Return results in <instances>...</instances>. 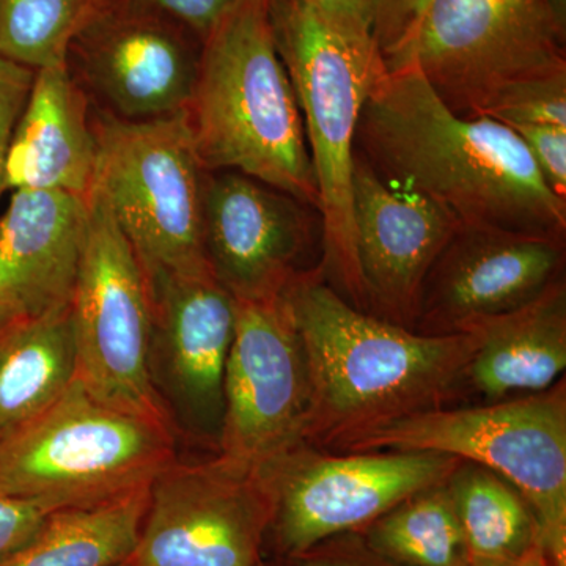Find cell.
I'll use <instances>...</instances> for the list:
<instances>
[{
	"label": "cell",
	"instance_id": "13",
	"mask_svg": "<svg viewBox=\"0 0 566 566\" xmlns=\"http://www.w3.org/2000/svg\"><path fill=\"white\" fill-rule=\"evenodd\" d=\"M311 205L240 172H207L202 238L212 277L240 303L281 296L304 260L322 248Z\"/></svg>",
	"mask_w": 566,
	"mask_h": 566
},
{
	"label": "cell",
	"instance_id": "33",
	"mask_svg": "<svg viewBox=\"0 0 566 566\" xmlns=\"http://www.w3.org/2000/svg\"><path fill=\"white\" fill-rule=\"evenodd\" d=\"M549 562L542 549H536L526 557L516 558V560H479V558H469L464 566H547Z\"/></svg>",
	"mask_w": 566,
	"mask_h": 566
},
{
	"label": "cell",
	"instance_id": "1",
	"mask_svg": "<svg viewBox=\"0 0 566 566\" xmlns=\"http://www.w3.org/2000/svg\"><path fill=\"white\" fill-rule=\"evenodd\" d=\"M356 153L461 223L565 241L566 202L547 188L523 139L494 118L447 107L416 63L386 69L375 82Z\"/></svg>",
	"mask_w": 566,
	"mask_h": 566
},
{
	"label": "cell",
	"instance_id": "3",
	"mask_svg": "<svg viewBox=\"0 0 566 566\" xmlns=\"http://www.w3.org/2000/svg\"><path fill=\"white\" fill-rule=\"evenodd\" d=\"M188 115L207 172L248 175L318 210L303 115L275 44L270 0H245L205 36Z\"/></svg>",
	"mask_w": 566,
	"mask_h": 566
},
{
	"label": "cell",
	"instance_id": "28",
	"mask_svg": "<svg viewBox=\"0 0 566 566\" xmlns=\"http://www.w3.org/2000/svg\"><path fill=\"white\" fill-rule=\"evenodd\" d=\"M512 129L526 144L547 188L566 202V126L520 125Z\"/></svg>",
	"mask_w": 566,
	"mask_h": 566
},
{
	"label": "cell",
	"instance_id": "27",
	"mask_svg": "<svg viewBox=\"0 0 566 566\" xmlns=\"http://www.w3.org/2000/svg\"><path fill=\"white\" fill-rule=\"evenodd\" d=\"M431 2L433 0H378L374 39L386 69L408 50Z\"/></svg>",
	"mask_w": 566,
	"mask_h": 566
},
{
	"label": "cell",
	"instance_id": "8",
	"mask_svg": "<svg viewBox=\"0 0 566 566\" xmlns=\"http://www.w3.org/2000/svg\"><path fill=\"white\" fill-rule=\"evenodd\" d=\"M560 0H433L387 70L416 63L461 117H485L531 82L566 74Z\"/></svg>",
	"mask_w": 566,
	"mask_h": 566
},
{
	"label": "cell",
	"instance_id": "37",
	"mask_svg": "<svg viewBox=\"0 0 566 566\" xmlns=\"http://www.w3.org/2000/svg\"><path fill=\"white\" fill-rule=\"evenodd\" d=\"M260 566H263V565H260Z\"/></svg>",
	"mask_w": 566,
	"mask_h": 566
},
{
	"label": "cell",
	"instance_id": "15",
	"mask_svg": "<svg viewBox=\"0 0 566 566\" xmlns=\"http://www.w3.org/2000/svg\"><path fill=\"white\" fill-rule=\"evenodd\" d=\"M565 241L461 223L424 279L415 331L468 333L565 277Z\"/></svg>",
	"mask_w": 566,
	"mask_h": 566
},
{
	"label": "cell",
	"instance_id": "14",
	"mask_svg": "<svg viewBox=\"0 0 566 566\" xmlns=\"http://www.w3.org/2000/svg\"><path fill=\"white\" fill-rule=\"evenodd\" d=\"M147 279L153 385L172 423L218 447L237 300L212 274Z\"/></svg>",
	"mask_w": 566,
	"mask_h": 566
},
{
	"label": "cell",
	"instance_id": "4",
	"mask_svg": "<svg viewBox=\"0 0 566 566\" xmlns=\"http://www.w3.org/2000/svg\"><path fill=\"white\" fill-rule=\"evenodd\" d=\"M275 44L289 71L314 166L324 281L367 312L353 222V172L360 112L386 71L374 36L324 20L308 0H270Z\"/></svg>",
	"mask_w": 566,
	"mask_h": 566
},
{
	"label": "cell",
	"instance_id": "34",
	"mask_svg": "<svg viewBox=\"0 0 566 566\" xmlns=\"http://www.w3.org/2000/svg\"><path fill=\"white\" fill-rule=\"evenodd\" d=\"M304 566H375L371 565L370 562H359L354 560V558H334V557H323V558H311V560L305 562Z\"/></svg>",
	"mask_w": 566,
	"mask_h": 566
},
{
	"label": "cell",
	"instance_id": "24",
	"mask_svg": "<svg viewBox=\"0 0 566 566\" xmlns=\"http://www.w3.org/2000/svg\"><path fill=\"white\" fill-rule=\"evenodd\" d=\"M367 543L392 566H464L471 558L447 480L368 524Z\"/></svg>",
	"mask_w": 566,
	"mask_h": 566
},
{
	"label": "cell",
	"instance_id": "19",
	"mask_svg": "<svg viewBox=\"0 0 566 566\" xmlns=\"http://www.w3.org/2000/svg\"><path fill=\"white\" fill-rule=\"evenodd\" d=\"M96 163L98 142L87 98L69 65L35 71L7 153L3 188L88 197Z\"/></svg>",
	"mask_w": 566,
	"mask_h": 566
},
{
	"label": "cell",
	"instance_id": "36",
	"mask_svg": "<svg viewBox=\"0 0 566 566\" xmlns=\"http://www.w3.org/2000/svg\"><path fill=\"white\" fill-rule=\"evenodd\" d=\"M547 566H553V565H551V564H549V565H547Z\"/></svg>",
	"mask_w": 566,
	"mask_h": 566
},
{
	"label": "cell",
	"instance_id": "2",
	"mask_svg": "<svg viewBox=\"0 0 566 566\" xmlns=\"http://www.w3.org/2000/svg\"><path fill=\"white\" fill-rule=\"evenodd\" d=\"M303 344L312 385L307 446L344 452L360 436L446 408L463 390L479 335H424L359 311L319 268L281 293Z\"/></svg>",
	"mask_w": 566,
	"mask_h": 566
},
{
	"label": "cell",
	"instance_id": "16",
	"mask_svg": "<svg viewBox=\"0 0 566 566\" xmlns=\"http://www.w3.org/2000/svg\"><path fill=\"white\" fill-rule=\"evenodd\" d=\"M353 222L368 314L415 331L424 279L461 222L424 193L382 178L359 153Z\"/></svg>",
	"mask_w": 566,
	"mask_h": 566
},
{
	"label": "cell",
	"instance_id": "10",
	"mask_svg": "<svg viewBox=\"0 0 566 566\" xmlns=\"http://www.w3.org/2000/svg\"><path fill=\"white\" fill-rule=\"evenodd\" d=\"M274 497L266 472L222 455L166 465L139 542L120 566H260Z\"/></svg>",
	"mask_w": 566,
	"mask_h": 566
},
{
	"label": "cell",
	"instance_id": "6",
	"mask_svg": "<svg viewBox=\"0 0 566 566\" xmlns=\"http://www.w3.org/2000/svg\"><path fill=\"white\" fill-rule=\"evenodd\" d=\"M174 461L172 428L104 403L76 378L0 447V494L52 510L98 504L150 485Z\"/></svg>",
	"mask_w": 566,
	"mask_h": 566
},
{
	"label": "cell",
	"instance_id": "11",
	"mask_svg": "<svg viewBox=\"0 0 566 566\" xmlns=\"http://www.w3.org/2000/svg\"><path fill=\"white\" fill-rule=\"evenodd\" d=\"M461 458L434 452L323 455L303 446L266 469L279 545L292 556L368 526L424 488L446 482Z\"/></svg>",
	"mask_w": 566,
	"mask_h": 566
},
{
	"label": "cell",
	"instance_id": "7",
	"mask_svg": "<svg viewBox=\"0 0 566 566\" xmlns=\"http://www.w3.org/2000/svg\"><path fill=\"white\" fill-rule=\"evenodd\" d=\"M96 191L139 256L147 277L211 274L202 238L207 170L188 111L150 120L102 115Z\"/></svg>",
	"mask_w": 566,
	"mask_h": 566
},
{
	"label": "cell",
	"instance_id": "22",
	"mask_svg": "<svg viewBox=\"0 0 566 566\" xmlns=\"http://www.w3.org/2000/svg\"><path fill=\"white\" fill-rule=\"evenodd\" d=\"M148 497L145 485L98 504L54 510L0 566H120L139 542Z\"/></svg>",
	"mask_w": 566,
	"mask_h": 566
},
{
	"label": "cell",
	"instance_id": "12",
	"mask_svg": "<svg viewBox=\"0 0 566 566\" xmlns=\"http://www.w3.org/2000/svg\"><path fill=\"white\" fill-rule=\"evenodd\" d=\"M311 417L307 360L281 297L237 301L219 455L266 471L307 444Z\"/></svg>",
	"mask_w": 566,
	"mask_h": 566
},
{
	"label": "cell",
	"instance_id": "25",
	"mask_svg": "<svg viewBox=\"0 0 566 566\" xmlns=\"http://www.w3.org/2000/svg\"><path fill=\"white\" fill-rule=\"evenodd\" d=\"M95 0H0V57L33 71L69 65Z\"/></svg>",
	"mask_w": 566,
	"mask_h": 566
},
{
	"label": "cell",
	"instance_id": "35",
	"mask_svg": "<svg viewBox=\"0 0 566 566\" xmlns=\"http://www.w3.org/2000/svg\"><path fill=\"white\" fill-rule=\"evenodd\" d=\"M20 316L22 315L17 311V308L11 307L9 303L0 300V331H2L3 327L9 326V324L14 322V319L20 318Z\"/></svg>",
	"mask_w": 566,
	"mask_h": 566
},
{
	"label": "cell",
	"instance_id": "18",
	"mask_svg": "<svg viewBox=\"0 0 566 566\" xmlns=\"http://www.w3.org/2000/svg\"><path fill=\"white\" fill-rule=\"evenodd\" d=\"M88 227V197L13 191L0 218V300L22 316L66 307Z\"/></svg>",
	"mask_w": 566,
	"mask_h": 566
},
{
	"label": "cell",
	"instance_id": "21",
	"mask_svg": "<svg viewBox=\"0 0 566 566\" xmlns=\"http://www.w3.org/2000/svg\"><path fill=\"white\" fill-rule=\"evenodd\" d=\"M77 378L70 305L0 331V447L35 422Z\"/></svg>",
	"mask_w": 566,
	"mask_h": 566
},
{
	"label": "cell",
	"instance_id": "31",
	"mask_svg": "<svg viewBox=\"0 0 566 566\" xmlns=\"http://www.w3.org/2000/svg\"><path fill=\"white\" fill-rule=\"evenodd\" d=\"M243 2L245 0H139L145 9L178 22L202 40Z\"/></svg>",
	"mask_w": 566,
	"mask_h": 566
},
{
	"label": "cell",
	"instance_id": "29",
	"mask_svg": "<svg viewBox=\"0 0 566 566\" xmlns=\"http://www.w3.org/2000/svg\"><path fill=\"white\" fill-rule=\"evenodd\" d=\"M35 71L0 57V197L3 191L7 153L17 123L20 120L29 93H31Z\"/></svg>",
	"mask_w": 566,
	"mask_h": 566
},
{
	"label": "cell",
	"instance_id": "5",
	"mask_svg": "<svg viewBox=\"0 0 566 566\" xmlns=\"http://www.w3.org/2000/svg\"><path fill=\"white\" fill-rule=\"evenodd\" d=\"M434 452L490 469L534 513L539 545L566 566V385L543 392L405 417L360 436L340 453Z\"/></svg>",
	"mask_w": 566,
	"mask_h": 566
},
{
	"label": "cell",
	"instance_id": "9",
	"mask_svg": "<svg viewBox=\"0 0 566 566\" xmlns=\"http://www.w3.org/2000/svg\"><path fill=\"white\" fill-rule=\"evenodd\" d=\"M77 379L104 403L172 428L150 371L151 296L133 245L98 192L70 303Z\"/></svg>",
	"mask_w": 566,
	"mask_h": 566
},
{
	"label": "cell",
	"instance_id": "26",
	"mask_svg": "<svg viewBox=\"0 0 566 566\" xmlns=\"http://www.w3.org/2000/svg\"><path fill=\"white\" fill-rule=\"evenodd\" d=\"M485 117L504 125L566 126V74L531 82L504 96Z\"/></svg>",
	"mask_w": 566,
	"mask_h": 566
},
{
	"label": "cell",
	"instance_id": "20",
	"mask_svg": "<svg viewBox=\"0 0 566 566\" xmlns=\"http://www.w3.org/2000/svg\"><path fill=\"white\" fill-rule=\"evenodd\" d=\"M474 356L463 389L485 403L538 394L560 381L566 368V283L558 279L531 303L475 323Z\"/></svg>",
	"mask_w": 566,
	"mask_h": 566
},
{
	"label": "cell",
	"instance_id": "32",
	"mask_svg": "<svg viewBox=\"0 0 566 566\" xmlns=\"http://www.w3.org/2000/svg\"><path fill=\"white\" fill-rule=\"evenodd\" d=\"M331 24L357 35L374 36L378 0H308Z\"/></svg>",
	"mask_w": 566,
	"mask_h": 566
},
{
	"label": "cell",
	"instance_id": "23",
	"mask_svg": "<svg viewBox=\"0 0 566 566\" xmlns=\"http://www.w3.org/2000/svg\"><path fill=\"white\" fill-rule=\"evenodd\" d=\"M447 486L471 558L516 560L542 549L526 501L490 469L461 460Z\"/></svg>",
	"mask_w": 566,
	"mask_h": 566
},
{
	"label": "cell",
	"instance_id": "17",
	"mask_svg": "<svg viewBox=\"0 0 566 566\" xmlns=\"http://www.w3.org/2000/svg\"><path fill=\"white\" fill-rule=\"evenodd\" d=\"M71 48L115 117L150 120L188 111L200 52L169 18L150 9L96 10Z\"/></svg>",
	"mask_w": 566,
	"mask_h": 566
},
{
	"label": "cell",
	"instance_id": "30",
	"mask_svg": "<svg viewBox=\"0 0 566 566\" xmlns=\"http://www.w3.org/2000/svg\"><path fill=\"white\" fill-rule=\"evenodd\" d=\"M51 512L35 499L0 494V564L31 542Z\"/></svg>",
	"mask_w": 566,
	"mask_h": 566
}]
</instances>
